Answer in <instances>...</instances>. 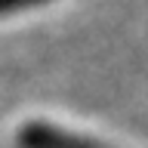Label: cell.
Returning <instances> with one entry per match:
<instances>
[{
  "instance_id": "obj_1",
  "label": "cell",
  "mask_w": 148,
  "mask_h": 148,
  "mask_svg": "<svg viewBox=\"0 0 148 148\" xmlns=\"http://www.w3.org/2000/svg\"><path fill=\"white\" fill-rule=\"evenodd\" d=\"M28 3H40V0H0V9H12V6H28Z\"/></svg>"
}]
</instances>
